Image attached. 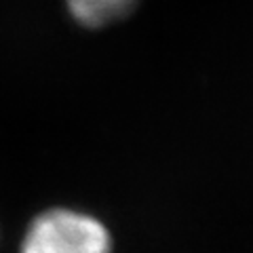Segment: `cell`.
Here are the masks:
<instances>
[{"label": "cell", "mask_w": 253, "mask_h": 253, "mask_svg": "<svg viewBox=\"0 0 253 253\" xmlns=\"http://www.w3.org/2000/svg\"><path fill=\"white\" fill-rule=\"evenodd\" d=\"M139 0H66L68 13L78 26L99 30L126 17Z\"/></svg>", "instance_id": "2"}, {"label": "cell", "mask_w": 253, "mask_h": 253, "mask_svg": "<svg viewBox=\"0 0 253 253\" xmlns=\"http://www.w3.org/2000/svg\"><path fill=\"white\" fill-rule=\"evenodd\" d=\"M21 253H112V234L99 217L70 207H53L32 217Z\"/></svg>", "instance_id": "1"}]
</instances>
